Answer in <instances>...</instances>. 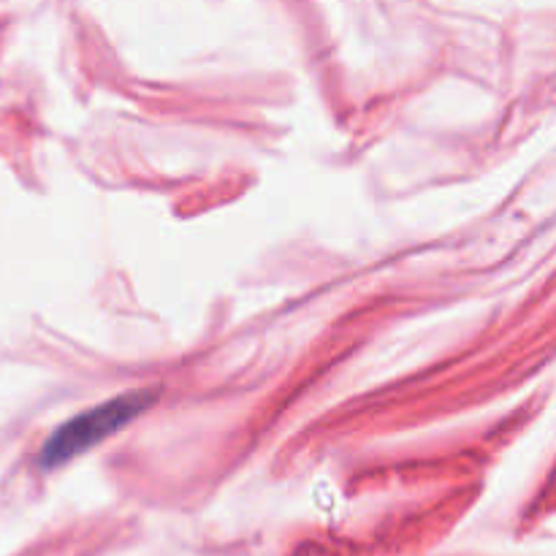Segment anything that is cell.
Masks as SVG:
<instances>
[{
	"label": "cell",
	"mask_w": 556,
	"mask_h": 556,
	"mask_svg": "<svg viewBox=\"0 0 556 556\" xmlns=\"http://www.w3.org/2000/svg\"><path fill=\"white\" fill-rule=\"evenodd\" d=\"M157 402V391H128L123 396L103 402V405L90 407L87 413H79L76 418L65 421L63 427L54 429L52 438L43 443L41 454H38V467L41 470H54V467L65 465L74 456L85 454L92 445L101 440L112 438L123 427L150 410Z\"/></svg>",
	"instance_id": "cell-1"
}]
</instances>
